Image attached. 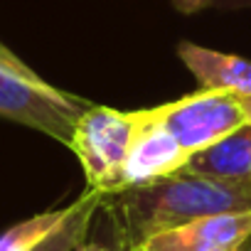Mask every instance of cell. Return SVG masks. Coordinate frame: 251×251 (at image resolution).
<instances>
[{"label": "cell", "mask_w": 251, "mask_h": 251, "mask_svg": "<svg viewBox=\"0 0 251 251\" xmlns=\"http://www.w3.org/2000/svg\"><path fill=\"white\" fill-rule=\"evenodd\" d=\"M103 209L111 214L116 234L128 244H143L148 236L180 224L251 209V185L224 182L200 173L180 170L148 185L106 195Z\"/></svg>", "instance_id": "1"}, {"label": "cell", "mask_w": 251, "mask_h": 251, "mask_svg": "<svg viewBox=\"0 0 251 251\" xmlns=\"http://www.w3.org/2000/svg\"><path fill=\"white\" fill-rule=\"evenodd\" d=\"M89 106L86 99L42 79L0 42V118L27 126L69 148L76 121Z\"/></svg>", "instance_id": "2"}, {"label": "cell", "mask_w": 251, "mask_h": 251, "mask_svg": "<svg viewBox=\"0 0 251 251\" xmlns=\"http://www.w3.org/2000/svg\"><path fill=\"white\" fill-rule=\"evenodd\" d=\"M141 111H118L91 103L72 136V153L79 158L86 185L103 195L123 192V175L133 141L138 136Z\"/></svg>", "instance_id": "3"}, {"label": "cell", "mask_w": 251, "mask_h": 251, "mask_svg": "<svg viewBox=\"0 0 251 251\" xmlns=\"http://www.w3.org/2000/svg\"><path fill=\"white\" fill-rule=\"evenodd\" d=\"M153 111L190 155L207 151L209 146L246 126L239 96L217 89H200L195 94L155 106Z\"/></svg>", "instance_id": "4"}, {"label": "cell", "mask_w": 251, "mask_h": 251, "mask_svg": "<svg viewBox=\"0 0 251 251\" xmlns=\"http://www.w3.org/2000/svg\"><path fill=\"white\" fill-rule=\"evenodd\" d=\"M192 155L173 138V133L158 121L153 108H141V126L133 141L123 175V190L155 182L187 168Z\"/></svg>", "instance_id": "5"}, {"label": "cell", "mask_w": 251, "mask_h": 251, "mask_svg": "<svg viewBox=\"0 0 251 251\" xmlns=\"http://www.w3.org/2000/svg\"><path fill=\"white\" fill-rule=\"evenodd\" d=\"M251 234V209L202 217L148 236L146 251H236Z\"/></svg>", "instance_id": "6"}, {"label": "cell", "mask_w": 251, "mask_h": 251, "mask_svg": "<svg viewBox=\"0 0 251 251\" xmlns=\"http://www.w3.org/2000/svg\"><path fill=\"white\" fill-rule=\"evenodd\" d=\"M177 57L200 81V89L231 91L236 96H251V62L239 54L217 52L195 42H180Z\"/></svg>", "instance_id": "7"}, {"label": "cell", "mask_w": 251, "mask_h": 251, "mask_svg": "<svg viewBox=\"0 0 251 251\" xmlns=\"http://www.w3.org/2000/svg\"><path fill=\"white\" fill-rule=\"evenodd\" d=\"M185 170L224 182L251 185V126H244L207 151L192 155Z\"/></svg>", "instance_id": "8"}, {"label": "cell", "mask_w": 251, "mask_h": 251, "mask_svg": "<svg viewBox=\"0 0 251 251\" xmlns=\"http://www.w3.org/2000/svg\"><path fill=\"white\" fill-rule=\"evenodd\" d=\"M103 200H106L103 192L89 187L76 202H72V214L67 217V222L30 251H74V249H79L86 241L89 226H91L96 212L103 207Z\"/></svg>", "instance_id": "9"}, {"label": "cell", "mask_w": 251, "mask_h": 251, "mask_svg": "<svg viewBox=\"0 0 251 251\" xmlns=\"http://www.w3.org/2000/svg\"><path fill=\"white\" fill-rule=\"evenodd\" d=\"M69 214H72V204L59 207V209H50V212H40L30 219L13 224L10 229H5L0 234V251H30V249H35L52 231H57L67 222Z\"/></svg>", "instance_id": "10"}, {"label": "cell", "mask_w": 251, "mask_h": 251, "mask_svg": "<svg viewBox=\"0 0 251 251\" xmlns=\"http://www.w3.org/2000/svg\"><path fill=\"white\" fill-rule=\"evenodd\" d=\"M173 8L177 13L192 15V13H200L204 8H212V0H173Z\"/></svg>", "instance_id": "11"}, {"label": "cell", "mask_w": 251, "mask_h": 251, "mask_svg": "<svg viewBox=\"0 0 251 251\" xmlns=\"http://www.w3.org/2000/svg\"><path fill=\"white\" fill-rule=\"evenodd\" d=\"M217 10H251V0H212Z\"/></svg>", "instance_id": "12"}, {"label": "cell", "mask_w": 251, "mask_h": 251, "mask_svg": "<svg viewBox=\"0 0 251 251\" xmlns=\"http://www.w3.org/2000/svg\"><path fill=\"white\" fill-rule=\"evenodd\" d=\"M121 244H123V239L116 234V244H113V246H106V244H99V241H84V244H81L79 249H74V251H118Z\"/></svg>", "instance_id": "13"}, {"label": "cell", "mask_w": 251, "mask_h": 251, "mask_svg": "<svg viewBox=\"0 0 251 251\" xmlns=\"http://www.w3.org/2000/svg\"><path fill=\"white\" fill-rule=\"evenodd\" d=\"M239 103H241V108H244L246 126H251V96H239Z\"/></svg>", "instance_id": "14"}, {"label": "cell", "mask_w": 251, "mask_h": 251, "mask_svg": "<svg viewBox=\"0 0 251 251\" xmlns=\"http://www.w3.org/2000/svg\"><path fill=\"white\" fill-rule=\"evenodd\" d=\"M236 251H251V234L246 236V241H244V244H241V246H239Z\"/></svg>", "instance_id": "15"}, {"label": "cell", "mask_w": 251, "mask_h": 251, "mask_svg": "<svg viewBox=\"0 0 251 251\" xmlns=\"http://www.w3.org/2000/svg\"><path fill=\"white\" fill-rule=\"evenodd\" d=\"M128 251H146V249H143V246H141V244H136V246H131V249H128Z\"/></svg>", "instance_id": "16"}]
</instances>
